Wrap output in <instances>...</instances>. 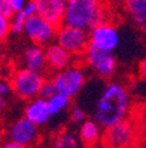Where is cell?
I'll use <instances>...</instances> for the list:
<instances>
[{
	"instance_id": "obj_26",
	"label": "cell",
	"mask_w": 146,
	"mask_h": 148,
	"mask_svg": "<svg viewBox=\"0 0 146 148\" xmlns=\"http://www.w3.org/2000/svg\"><path fill=\"white\" fill-rule=\"evenodd\" d=\"M0 148H26V147L17 142H15V140H11V139H9L8 142L3 143V144L0 145Z\"/></svg>"
},
{
	"instance_id": "obj_27",
	"label": "cell",
	"mask_w": 146,
	"mask_h": 148,
	"mask_svg": "<svg viewBox=\"0 0 146 148\" xmlns=\"http://www.w3.org/2000/svg\"><path fill=\"white\" fill-rule=\"evenodd\" d=\"M138 71L142 77H146V58H143L138 65Z\"/></svg>"
},
{
	"instance_id": "obj_16",
	"label": "cell",
	"mask_w": 146,
	"mask_h": 148,
	"mask_svg": "<svg viewBox=\"0 0 146 148\" xmlns=\"http://www.w3.org/2000/svg\"><path fill=\"white\" fill-rule=\"evenodd\" d=\"M124 7L132 21L146 32V0H125Z\"/></svg>"
},
{
	"instance_id": "obj_15",
	"label": "cell",
	"mask_w": 146,
	"mask_h": 148,
	"mask_svg": "<svg viewBox=\"0 0 146 148\" xmlns=\"http://www.w3.org/2000/svg\"><path fill=\"white\" fill-rule=\"evenodd\" d=\"M103 127L95 119H86L79 127V140L86 148H94L101 139Z\"/></svg>"
},
{
	"instance_id": "obj_25",
	"label": "cell",
	"mask_w": 146,
	"mask_h": 148,
	"mask_svg": "<svg viewBox=\"0 0 146 148\" xmlns=\"http://www.w3.org/2000/svg\"><path fill=\"white\" fill-rule=\"evenodd\" d=\"M0 12L4 13V15L9 18L13 17L15 13H13L12 8H11V5H9V0H0Z\"/></svg>"
},
{
	"instance_id": "obj_6",
	"label": "cell",
	"mask_w": 146,
	"mask_h": 148,
	"mask_svg": "<svg viewBox=\"0 0 146 148\" xmlns=\"http://www.w3.org/2000/svg\"><path fill=\"white\" fill-rule=\"evenodd\" d=\"M84 60L90 68L101 78H111L116 73L117 61L111 50H105L101 48L90 44L84 52Z\"/></svg>"
},
{
	"instance_id": "obj_20",
	"label": "cell",
	"mask_w": 146,
	"mask_h": 148,
	"mask_svg": "<svg viewBox=\"0 0 146 148\" xmlns=\"http://www.w3.org/2000/svg\"><path fill=\"white\" fill-rule=\"evenodd\" d=\"M11 32V18L0 12V44L8 37Z\"/></svg>"
},
{
	"instance_id": "obj_23",
	"label": "cell",
	"mask_w": 146,
	"mask_h": 148,
	"mask_svg": "<svg viewBox=\"0 0 146 148\" xmlns=\"http://www.w3.org/2000/svg\"><path fill=\"white\" fill-rule=\"evenodd\" d=\"M12 91V86H11V81L5 79V78H0V95L8 97Z\"/></svg>"
},
{
	"instance_id": "obj_5",
	"label": "cell",
	"mask_w": 146,
	"mask_h": 148,
	"mask_svg": "<svg viewBox=\"0 0 146 148\" xmlns=\"http://www.w3.org/2000/svg\"><path fill=\"white\" fill-rule=\"evenodd\" d=\"M55 42L73 56H82L90 45V32L82 28L62 24L57 29Z\"/></svg>"
},
{
	"instance_id": "obj_17",
	"label": "cell",
	"mask_w": 146,
	"mask_h": 148,
	"mask_svg": "<svg viewBox=\"0 0 146 148\" xmlns=\"http://www.w3.org/2000/svg\"><path fill=\"white\" fill-rule=\"evenodd\" d=\"M78 138L67 130L59 131L52 142V148H78Z\"/></svg>"
},
{
	"instance_id": "obj_30",
	"label": "cell",
	"mask_w": 146,
	"mask_h": 148,
	"mask_svg": "<svg viewBox=\"0 0 146 148\" xmlns=\"http://www.w3.org/2000/svg\"><path fill=\"white\" fill-rule=\"evenodd\" d=\"M26 148H33V147H32V145H31V147H26Z\"/></svg>"
},
{
	"instance_id": "obj_13",
	"label": "cell",
	"mask_w": 146,
	"mask_h": 148,
	"mask_svg": "<svg viewBox=\"0 0 146 148\" xmlns=\"http://www.w3.org/2000/svg\"><path fill=\"white\" fill-rule=\"evenodd\" d=\"M46 52V64H48V68L50 70L59 71L66 69L67 66H70L73 64V57L70 52H67L65 48H62L61 45H58L57 42L54 44H49L45 48Z\"/></svg>"
},
{
	"instance_id": "obj_12",
	"label": "cell",
	"mask_w": 146,
	"mask_h": 148,
	"mask_svg": "<svg viewBox=\"0 0 146 148\" xmlns=\"http://www.w3.org/2000/svg\"><path fill=\"white\" fill-rule=\"evenodd\" d=\"M24 116L31 122H33L34 124H37L38 127L46 124L50 120V118L53 116L48 99L37 97L32 101H28V105L25 106L24 110Z\"/></svg>"
},
{
	"instance_id": "obj_3",
	"label": "cell",
	"mask_w": 146,
	"mask_h": 148,
	"mask_svg": "<svg viewBox=\"0 0 146 148\" xmlns=\"http://www.w3.org/2000/svg\"><path fill=\"white\" fill-rule=\"evenodd\" d=\"M45 75L42 71H36L28 68L17 69L11 75V86L15 95L24 101L40 97V91L45 82Z\"/></svg>"
},
{
	"instance_id": "obj_18",
	"label": "cell",
	"mask_w": 146,
	"mask_h": 148,
	"mask_svg": "<svg viewBox=\"0 0 146 148\" xmlns=\"http://www.w3.org/2000/svg\"><path fill=\"white\" fill-rule=\"evenodd\" d=\"M70 102H71L70 98L62 95L59 92H55L52 98L48 99V103H49V107H50V111H52V115L54 116V115L61 114L62 111H65L69 106H70Z\"/></svg>"
},
{
	"instance_id": "obj_7",
	"label": "cell",
	"mask_w": 146,
	"mask_h": 148,
	"mask_svg": "<svg viewBox=\"0 0 146 148\" xmlns=\"http://www.w3.org/2000/svg\"><path fill=\"white\" fill-rule=\"evenodd\" d=\"M101 140L104 148H132L136 142V128L132 122L124 119L104 128Z\"/></svg>"
},
{
	"instance_id": "obj_19",
	"label": "cell",
	"mask_w": 146,
	"mask_h": 148,
	"mask_svg": "<svg viewBox=\"0 0 146 148\" xmlns=\"http://www.w3.org/2000/svg\"><path fill=\"white\" fill-rule=\"evenodd\" d=\"M28 16L25 15L22 11L15 13L13 17L11 18V33L18 34L24 32V27H25V21H26Z\"/></svg>"
},
{
	"instance_id": "obj_10",
	"label": "cell",
	"mask_w": 146,
	"mask_h": 148,
	"mask_svg": "<svg viewBox=\"0 0 146 148\" xmlns=\"http://www.w3.org/2000/svg\"><path fill=\"white\" fill-rule=\"evenodd\" d=\"M8 136L11 140H15L25 147H29V145L36 144L37 139L40 136V131L37 124H34L33 122L24 116L13 122L12 126L9 127Z\"/></svg>"
},
{
	"instance_id": "obj_29",
	"label": "cell",
	"mask_w": 146,
	"mask_h": 148,
	"mask_svg": "<svg viewBox=\"0 0 146 148\" xmlns=\"http://www.w3.org/2000/svg\"><path fill=\"white\" fill-rule=\"evenodd\" d=\"M4 62H5V54L1 49H0V69L4 66Z\"/></svg>"
},
{
	"instance_id": "obj_31",
	"label": "cell",
	"mask_w": 146,
	"mask_h": 148,
	"mask_svg": "<svg viewBox=\"0 0 146 148\" xmlns=\"http://www.w3.org/2000/svg\"><path fill=\"white\" fill-rule=\"evenodd\" d=\"M66 1H70V0H66Z\"/></svg>"
},
{
	"instance_id": "obj_8",
	"label": "cell",
	"mask_w": 146,
	"mask_h": 148,
	"mask_svg": "<svg viewBox=\"0 0 146 148\" xmlns=\"http://www.w3.org/2000/svg\"><path fill=\"white\" fill-rule=\"evenodd\" d=\"M58 27L41 17L38 13L29 16L25 21L24 33L33 44L41 46H48L55 40Z\"/></svg>"
},
{
	"instance_id": "obj_32",
	"label": "cell",
	"mask_w": 146,
	"mask_h": 148,
	"mask_svg": "<svg viewBox=\"0 0 146 148\" xmlns=\"http://www.w3.org/2000/svg\"><path fill=\"white\" fill-rule=\"evenodd\" d=\"M0 78H1V77H0ZM0 97H3V95H0Z\"/></svg>"
},
{
	"instance_id": "obj_14",
	"label": "cell",
	"mask_w": 146,
	"mask_h": 148,
	"mask_svg": "<svg viewBox=\"0 0 146 148\" xmlns=\"http://www.w3.org/2000/svg\"><path fill=\"white\" fill-rule=\"evenodd\" d=\"M22 64H24V68L36 71H43L48 68L45 48L36 44L28 46L22 54Z\"/></svg>"
},
{
	"instance_id": "obj_22",
	"label": "cell",
	"mask_w": 146,
	"mask_h": 148,
	"mask_svg": "<svg viewBox=\"0 0 146 148\" xmlns=\"http://www.w3.org/2000/svg\"><path fill=\"white\" fill-rule=\"evenodd\" d=\"M70 119L74 123H82L86 120V111L82 107H74L70 112Z\"/></svg>"
},
{
	"instance_id": "obj_9",
	"label": "cell",
	"mask_w": 146,
	"mask_h": 148,
	"mask_svg": "<svg viewBox=\"0 0 146 148\" xmlns=\"http://www.w3.org/2000/svg\"><path fill=\"white\" fill-rule=\"evenodd\" d=\"M90 44L113 52L120 44V33L111 23H101L90 31Z\"/></svg>"
},
{
	"instance_id": "obj_1",
	"label": "cell",
	"mask_w": 146,
	"mask_h": 148,
	"mask_svg": "<svg viewBox=\"0 0 146 148\" xmlns=\"http://www.w3.org/2000/svg\"><path fill=\"white\" fill-rule=\"evenodd\" d=\"M130 107V97L126 87L112 81L103 89L94 108V119L103 128L126 119Z\"/></svg>"
},
{
	"instance_id": "obj_24",
	"label": "cell",
	"mask_w": 146,
	"mask_h": 148,
	"mask_svg": "<svg viewBox=\"0 0 146 148\" xmlns=\"http://www.w3.org/2000/svg\"><path fill=\"white\" fill-rule=\"evenodd\" d=\"M29 0H9V5L12 8L13 13H17L24 9V7L28 4Z\"/></svg>"
},
{
	"instance_id": "obj_11",
	"label": "cell",
	"mask_w": 146,
	"mask_h": 148,
	"mask_svg": "<svg viewBox=\"0 0 146 148\" xmlns=\"http://www.w3.org/2000/svg\"><path fill=\"white\" fill-rule=\"evenodd\" d=\"M36 4L37 13L45 20L50 21L55 27L63 24L66 12V0H33Z\"/></svg>"
},
{
	"instance_id": "obj_4",
	"label": "cell",
	"mask_w": 146,
	"mask_h": 148,
	"mask_svg": "<svg viewBox=\"0 0 146 148\" xmlns=\"http://www.w3.org/2000/svg\"><path fill=\"white\" fill-rule=\"evenodd\" d=\"M86 73L78 65H70L66 69L55 71L52 81L57 92L67 98H75L86 85Z\"/></svg>"
},
{
	"instance_id": "obj_2",
	"label": "cell",
	"mask_w": 146,
	"mask_h": 148,
	"mask_svg": "<svg viewBox=\"0 0 146 148\" xmlns=\"http://www.w3.org/2000/svg\"><path fill=\"white\" fill-rule=\"evenodd\" d=\"M108 21L103 0H70L67 1L63 24L91 31L97 24Z\"/></svg>"
},
{
	"instance_id": "obj_28",
	"label": "cell",
	"mask_w": 146,
	"mask_h": 148,
	"mask_svg": "<svg viewBox=\"0 0 146 148\" xmlns=\"http://www.w3.org/2000/svg\"><path fill=\"white\" fill-rule=\"evenodd\" d=\"M111 5L113 7H121V5H125V0H107Z\"/></svg>"
},
{
	"instance_id": "obj_21",
	"label": "cell",
	"mask_w": 146,
	"mask_h": 148,
	"mask_svg": "<svg viewBox=\"0 0 146 148\" xmlns=\"http://www.w3.org/2000/svg\"><path fill=\"white\" fill-rule=\"evenodd\" d=\"M55 92H57V90H55V86H54V83H53V81L46 79L45 82H43L42 87H41L40 97L43 99H49V98H52Z\"/></svg>"
}]
</instances>
